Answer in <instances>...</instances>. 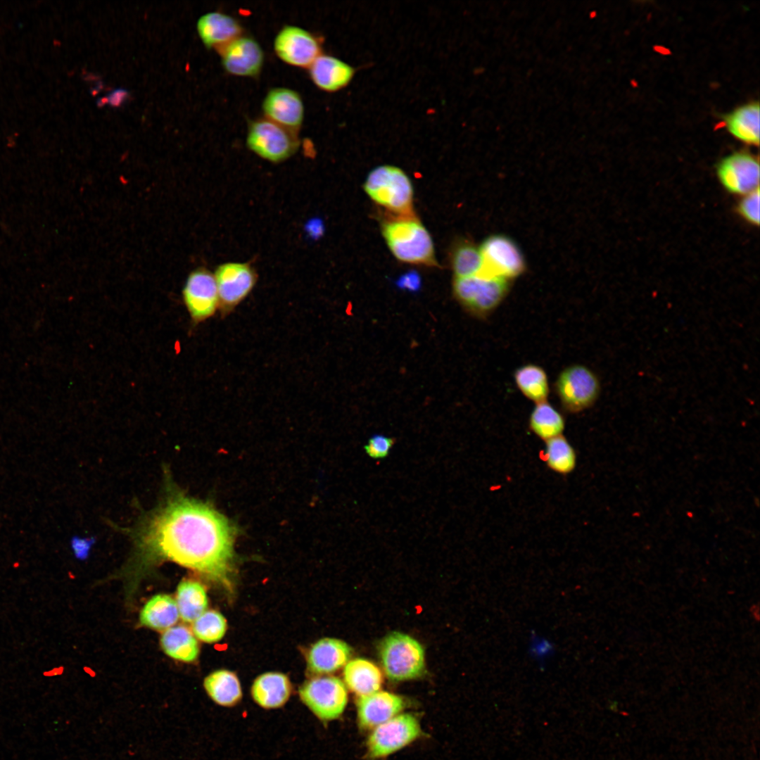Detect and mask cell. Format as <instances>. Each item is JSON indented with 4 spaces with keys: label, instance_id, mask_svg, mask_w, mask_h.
I'll return each mask as SVG.
<instances>
[{
    "label": "cell",
    "instance_id": "6da1fadb",
    "mask_svg": "<svg viewBox=\"0 0 760 760\" xmlns=\"http://www.w3.org/2000/svg\"><path fill=\"white\" fill-rule=\"evenodd\" d=\"M134 535L139 558L144 562L169 560L230 586L234 531L228 519L208 503L180 493L168 494Z\"/></svg>",
    "mask_w": 760,
    "mask_h": 760
},
{
    "label": "cell",
    "instance_id": "7a4b0ae2",
    "mask_svg": "<svg viewBox=\"0 0 760 760\" xmlns=\"http://www.w3.org/2000/svg\"><path fill=\"white\" fill-rule=\"evenodd\" d=\"M381 231L391 253L399 260L436 266L433 241L427 229L414 214L395 215L384 221Z\"/></svg>",
    "mask_w": 760,
    "mask_h": 760
},
{
    "label": "cell",
    "instance_id": "3957f363",
    "mask_svg": "<svg viewBox=\"0 0 760 760\" xmlns=\"http://www.w3.org/2000/svg\"><path fill=\"white\" fill-rule=\"evenodd\" d=\"M364 189L372 200L394 214H413L412 183L400 168L388 165L375 167L367 175Z\"/></svg>",
    "mask_w": 760,
    "mask_h": 760
},
{
    "label": "cell",
    "instance_id": "277c9868",
    "mask_svg": "<svg viewBox=\"0 0 760 760\" xmlns=\"http://www.w3.org/2000/svg\"><path fill=\"white\" fill-rule=\"evenodd\" d=\"M380 658L386 675L392 680L414 679L424 670L422 646L405 633L393 632L386 636L380 646Z\"/></svg>",
    "mask_w": 760,
    "mask_h": 760
},
{
    "label": "cell",
    "instance_id": "5b68a950",
    "mask_svg": "<svg viewBox=\"0 0 760 760\" xmlns=\"http://www.w3.org/2000/svg\"><path fill=\"white\" fill-rule=\"evenodd\" d=\"M600 389L596 374L581 364L563 369L554 384L562 408L569 414L581 413L591 407L598 399Z\"/></svg>",
    "mask_w": 760,
    "mask_h": 760
},
{
    "label": "cell",
    "instance_id": "8992f818",
    "mask_svg": "<svg viewBox=\"0 0 760 760\" xmlns=\"http://www.w3.org/2000/svg\"><path fill=\"white\" fill-rule=\"evenodd\" d=\"M512 281L478 275L455 277L453 291L456 298L472 315H490L502 303L510 291Z\"/></svg>",
    "mask_w": 760,
    "mask_h": 760
},
{
    "label": "cell",
    "instance_id": "52a82bcc",
    "mask_svg": "<svg viewBox=\"0 0 760 760\" xmlns=\"http://www.w3.org/2000/svg\"><path fill=\"white\" fill-rule=\"evenodd\" d=\"M482 267L478 276L500 278L512 281L526 270L524 255L510 237L495 234L486 238L479 246Z\"/></svg>",
    "mask_w": 760,
    "mask_h": 760
},
{
    "label": "cell",
    "instance_id": "ba28073f",
    "mask_svg": "<svg viewBox=\"0 0 760 760\" xmlns=\"http://www.w3.org/2000/svg\"><path fill=\"white\" fill-rule=\"evenodd\" d=\"M297 134L267 118H260L249 124L246 144L259 157L279 163L298 151L300 140Z\"/></svg>",
    "mask_w": 760,
    "mask_h": 760
},
{
    "label": "cell",
    "instance_id": "9c48e42d",
    "mask_svg": "<svg viewBox=\"0 0 760 760\" xmlns=\"http://www.w3.org/2000/svg\"><path fill=\"white\" fill-rule=\"evenodd\" d=\"M298 694L303 703L322 721L338 718L348 703L346 685L334 676H317L306 680Z\"/></svg>",
    "mask_w": 760,
    "mask_h": 760
},
{
    "label": "cell",
    "instance_id": "30bf717a",
    "mask_svg": "<svg viewBox=\"0 0 760 760\" xmlns=\"http://www.w3.org/2000/svg\"><path fill=\"white\" fill-rule=\"evenodd\" d=\"M422 735L420 723L411 714H399L372 729L367 740L370 759L388 756L417 740Z\"/></svg>",
    "mask_w": 760,
    "mask_h": 760
},
{
    "label": "cell",
    "instance_id": "8fae6325",
    "mask_svg": "<svg viewBox=\"0 0 760 760\" xmlns=\"http://www.w3.org/2000/svg\"><path fill=\"white\" fill-rule=\"evenodd\" d=\"M222 317L229 315L250 294L258 274L248 262H229L219 265L214 274Z\"/></svg>",
    "mask_w": 760,
    "mask_h": 760
},
{
    "label": "cell",
    "instance_id": "7c38bea8",
    "mask_svg": "<svg viewBox=\"0 0 760 760\" xmlns=\"http://www.w3.org/2000/svg\"><path fill=\"white\" fill-rule=\"evenodd\" d=\"M182 296L194 325L210 319L218 310V293L214 274L204 267L190 273Z\"/></svg>",
    "mask_w": 760,
    "mask_h": 760
},
{
    "label": "cell",
    "instance_id": "4fadbf2b",
    "mask_svg": "<svg viewBox=\"0 0 760 760\" xmlns=\"http://www.w3.org/2000/svg\"><path fill=\"white\" fill-rule=\"evenodd\" d=\"M276 55L284 63L309 68L322 53L318 39L308 30L286 25L277 34L273 43Z\"/></svg>",
    "mask_w": 760,
    "mask_h": 760
},
{
    "label": "cell",
    "instance_id": "5bb4252c",
    "mask_svg": "<svg viewBox=\"0 0 760 760\" xmlns=\"http://www.w3.org/2000/svg\"><path fill=\"white\" fill-rule=\"evenodd\" d=\"M222 65L229 74L255 77L263 66L264 52L253 38L241 35L219 50Z\"/></svg>",
    "mask_w": 760,
    "mask_h": 760
},
{
    "label": "cell",
    "instance_id": "9a60e30c",
    "mask_svg": "<svg viewBox=\"0 0 760 760\" xmlns=\"http://www.w3.org/2000/svg\"><path fill=\"white\" fill-rule=\"evenodd\" d=\"M758 158L747 152H735L724 158L718 166L721 184L729 191L747 194L759 187Z\"/></svg>",
    "mask_w": 760,
    "mask_h": 760
},
{
    "label": "cell",
    "instance_id": "2e32d148",
    "mask_svg": "<svg viewBox=\"0 0 760 760\" xmlns=\"http://www.w3.org/2000/svg\"><path fill=\"white\" fill-rule=\"evenodd\" d=\"M262 109L265 118L295 133H298L304 120L302 98L289 88L270 89L264 98Z\"/></svg>",
    "mask_w": 760,
    "mask_h": 760
},
{
    "label": "cell",
    "instance_id": "e0dca14e",
    "mask_svg": "<svg viewBox=\"0 0 760 760\" xmlns=\"http://www.w3.org/2000/svg\"><path fill=\"white\" fill-rule=\"evenodd\" d=\"M405 704L403 697L386 691L379 690L359 697L357 702L359 726L373 729L400 714Z\"/></svg>",
    "mask_w": 760,
    "mask_h": 760
},
{
    "label": "cell",
    "instance_id": "ac0fdd59",
    "mask_svg": "<svg viewBox=\"0 0 760 760\" xmlns=\"http://www.w3.org/2000/svg\"><path fill=\"white\" fill-rule=\"evenodd\" d=\"M197 32L208 49L217 51L242 35L243 28L233 16L219 11L208 12L197 21Z\"/></svg>",
    "mask_w": 760,
    "mask_h": 760
},
{
    "label": "cell",
    "instance_id": "d6986e66",
    "mask_svg": "<svg viewBox=\"0 0 760 760\" xmlns=\"http://www.w3.org/2000/svg\"><path fill=\"white\" fill-rule=\"evenodd\" d=\"M309 75L321 90L335 92L346 87L352 80L354 68L333 56L321 53L309 66Z\"/></svg>",
    "mask_w": 760,
    "mask_h": 760
},
{
    "label": "cell",
    "instance_id": "ffe728a7",
    "mask_svg": "<svg viewBox=\"0 0 760 760\" xmlns=\"http://www.w3.org/2000/svg\"><path fill=\"white\" fill-rule=\"evenodd\" d=\"M352 655V649L344 641L326 638L318 640L307 655L308 670L315 674H327L345 666Z\"/></svg>",
    "mask_w": 760,
    "mask_h": 760
},
{
    "label": "cell",
    "instance_id": "44dd1931",
    "mask_svg": "<svg viewBox=\"0 0 760 760\" xmlns=\"http://www.w3.org/2000/svg\"><path fill=\"white\" fill-rule=\"evenodd\" d=\"M291 693V683L285 674L268 672L259 676L251 687L254 702L265 709L283 707Z\"/></svg>",
    "mask_w": 760,
    "mask_h": 760
},
{
    "label": "cell",
    "instance_id": "7402d4cb",
    "mask_svg": "<svg viewBox=\"0 0 760 760\" xmlns=\"http://www.w3.org/2000/svg\"><path fill=\"white\" fill-rule=\"evenodd\" d=\"M343 678L347 687L359 697L379 691L383 682L379 669L372 661L360 658L345 665Z\"/></svg>",
    "mask_w": 760,
    "mask_h": 760
},
{
    "label": "cell",
    "instance_id": "603a6c76",
    "mask_svg": "<svg viewBox=\"0 0 760 760\" xmlns=\"http://www.w3.org/2000/svg\"><path fill=\"white\" fill-rule=\"evenodd\" d=\"M728 132L746 144H759V103L751 102L741 106L724 117Z\"/></svg>",
    "mask_w": 760,
    "mask_h": 760
},
{
    "label": "cell",
    "instance_id": "cb8c5ba5",
    "mask_svg": "<svg viewBox=\"0 0 760 760\" xmlns=\"http://www.w3.org/2000/svg\"><path fill=\"white\" fill-rule=\"evenodd\" d=\"M204 688L211 699L218 705L232 707L241 699L242 690L236 675L228 670H217L208 675Z\"/></svg>",
    "mask_w": 760,
    "mask_h": 760
},
{
    "label": "cell",
    "instance_id": "d4e9b609",
    "mask_svg": "<svg viewBox=\"0 0 760 760\" xmlns=\"http://www.w3.org/2000/svg\"><path fill=\"white\" fill-rule=\"evenodd\" d=\"M179 615L176 601L168 595L158 594L152 597L144 606L139 620L143 626L163 631L175 624Z\"/></svg>",
    "mask_w": 760,
    "mask_h": 760
},
{
    "label": "cell",
    "instance_id": "484cf974",
    "mask_svg": "<svg viewBox=\"0 0 760 760\" xmlns=\"http://www.w3.org/2000/svg\"><path fill=\"white\" fill-rule=\"evenodd\" d=\"M528 428L544 442L563 435L565 419L547 400L536 403L528 418Z\"/></svg>",
    "mask_w": 760,
    "mask_h": 760
},
{
    "label": "cell",
    "instance_id": "4316f807",
    "mask_svg": "<svg viewBox=\"0 0 760 760\" xmlns=\"http://www.w3.org/2000/svg\"><path fill=\"white\" fill-rule=\"evenodd\" d=\"M160 645L167 655L184 662L194 661L199 652L196 638L187 627L182 625L166 629L161 635Z\"/></svg>",
    "mask_w": 760,
    "mask_h": 760
},
{
    "label": "cell",
    "instance_id": "83f0119b",
    "mask_svg": "<svg viewBox=\"0 0 760 760\" xmlns=\"http://www.w3.org/2000/svg\"><path fill=\"white\" fill-rule=\"evenodd\" d=\"M514 380L520 392L535 404L547 400L549 381L542 367L535 364L522 365L514 371Z\"/></svg>",
    "mask_w": 760,
    "mask_h": 760
},
{
    "label": "cell",
    "instance_id": "f1b7e54d",
    "mask_svg": "<svg viewBox=\"0 0 760 760\" xmlns=\"http://www.w3.org/2000/svg\"><path fill=\"white\" fill-rule=\"evenodd\" d=\"M176 603L181 619L194 622L208 607V597L203 586L198 582L185 580L180 582L176 593Z\"/></svg>",
    "mask_w": 760,
    "mask_h": 760
},
{
    "label": "cell",
    "instance_id": "f546056e",
    "mask_svg": "<svg viewBox=\"0 0 760 760\" xmlns=\"http://www.w3.org/2000/svg\"><path fill=\"white\" fill-rule=\"evenodd\" d=\"M543 459L550 470L560 475L571 473L577 462L575 449L563 435L545 441Z\"/></svg>",
    "mask_w": 760,
    "mask_h": 760
},
{
    "label": "cell",
    "instance_id": "4dcf8cb0",
    "mask_svg": "<svg viewBox=\"0 0 760 760\" xmlns=\"http://www.w3.org/2000/svg\"><path fill=\"white\" fill-rule=\"evenodd\" d=\"M451 263L455 277L477 275L482 267L479 247L467 241L460 243L453 250Z\"/></svg>",
    "mask_w": 760,
    "mask_h": 760
},
{
    "label": "cell",
    "instance_id": "1f68e13d",
    "mask_svg": "<svg viewBox=\"0 0 760 760\" xmlns=\"http://www.w3.org/2000/svg\"><path fill=\"white\" fill-rule=\"evenodd\" d=\"M227 626V621L222 614L215 610H209L193 622L192 631L200 640L213 643L223 638Z\"/></svg>",
    "mask_w": 760,
    "mask_h": 760
},
{
    "label": "cell",
    "instance_id": "d6a6232c",
    "mask_svg": "<svg viewBox=\"0 0 760 760\" xmlns=\"http://www.w3.org/2000/svg\"><path fill=\"white\" fill-rule=\"evenodd\" d=\"M394 443L393 438L376 434L369 439L365 450L373 459H383L388 455Z\"/></svg>",
    "mask_w": 760,
    "mask_h": 760
},
{
    "label": "cell",
    "instance_id": "836d02e7",
    "mask_svg": "<svg viewBox=\"0 0 760 760\" xmlns=\"http://www.w3.org/2000/svg\"><path fill=\"white\" fill-rule=\"evenodd\" d=\"M740 214L750 222L759 224V187L747 194L740 203Z\"/></svg>",
    "mask_w": 760,
    "mask_h": 760
},
{
    "label": "cell",
    "instance_id": "e575fe53",
    "mask_svg": "<svg viewBox=\"0 0 760 760\" xmlns=\"http://www.w3.org/2000/svg\"><path fill=\"white\" fill-rule=\"evenodd\" d=\"M396 284L400 289L417 291L421 286V278L416 272L412 271L399 277Z\"/></svg>",
    "mask_w": 760,
    "mask_h": 760
},
{
    "label": "cell",
    "instance_id": "d590c367",
    "mask_svg": "<svg viewBox=\"0 0 760 760\" xmlns=\"http://www.w3.org/2000/svg\"><path fill=\"white\" fill-rule=\"evenodd\" d=\"M551 650H552V646L550 642L545 640H540V638L534 637L531 645V653L536 658L542 659V658L550 654Z\"/></svg>",
    "mask_w": 760,
    "mask_h": 760
},
{
    "label": "cell",
    "instance_id": "8d00e7d4",
    "mask_svg": "<svg viewBox=\"0 0 760 760\" xmlns=\"http://www.w3.org/2000/svg\"><path fill=\"white\" fill-rule=\"evenodd\" d=\"M128 93L123 89L113 91L107 98L108 102L113 106H119L127 97Z\"/></svg>",
    "mask_w": 760,
    "mask_h": 760
},
{
    "label": "cell",
    "instance_id": "74e56055",
    "mask_svg": "<svg viewBox=\"0 0 760 760\" xmlns=\"http://www.w3.org/2000/svg\"><path fill=\"white\" fill-rule=\"evenodd\" d=\"M71 545L75 555L78 558H82L85 556L87 552V547L85 543L79 538H73L71 541Z\"/></svg>",
    "mask_w": 760,
    "mask_h": 760
}]
</instances>
